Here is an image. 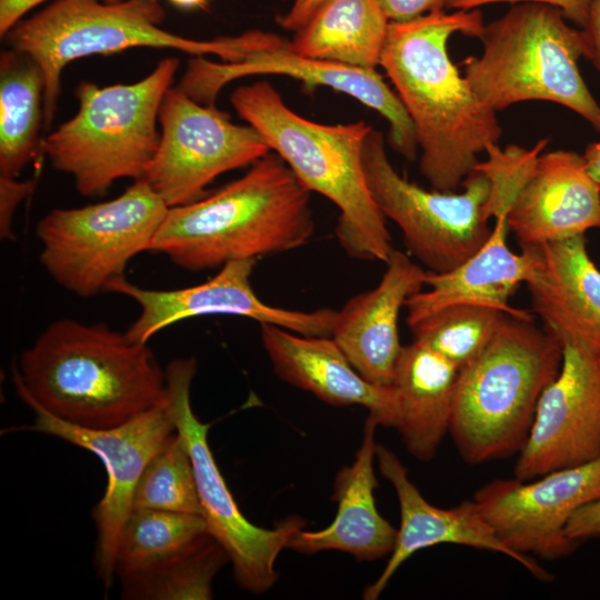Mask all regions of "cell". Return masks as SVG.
<instances>
[{
    "label": "cell",
    "mask_w": 600,
    "mask_h": 600,
    "mask_svg": "<svg viewBox=\"0 0 600 600\" xmlns=\"http://www.w3.org/2000/svg\"><path fill=\"white\" fill-rule=\"evenodd\" d=\"M47 0H0V36L3 38L22 18ZM117 2L120 0H102Z\"/></svg>",
    "instance_id": "obj_37"
},
{
    "label": "cell",
    "mask_w": 600,
    "mask_h": 600,
    "mask_svg": "<svg viewBox=\"0 0 600 600\" xmlns=\"http://www.w3.org/2000/svg\"><path fill=\"white\" fill-rule=\"evenodd\" d=\"M27 404L87 429H108L168 402L167 377L147 343L103 322H51L13 366Z\"/></svg>",
    "instance_id": "obj_2"
},
{
    "label": "cell",
    "mask_w": 600,
    "mask_h": 600,
    "mask_svg": "<svg viewBox=\"0 0 600 600\" xmlns=\"http://www.w3.org/2000/svg\"><path fill=\"white\" fill-rule=\"evenodd\" d=\"M36 180L17 181L0 176V236L13 239V214L18 204L27 198L36 187Z\"/></svg>",
    "instance_id": "obj_33"
},
{
    "label": "cell",
    "mask_w": 600,
    "mask_h": 600,
    "mask_svg": "<svg viewBox=\"0 0 600 600\" xmlns=\"http://www.w3.org/2000/svg\"><path fill=\"white\" fill-rule=\"evenodd\" d=\"M600 498V457L581 466L556 470L531 480L497 479L478 489L473 501L497 538L534 578L552 576L528 556L562 559L579 543L566 527L583 506Z\"/></svg>",
    "instance_id": "obj_13"
},
{
    "label": "cell",
    "mask_w": 600,
    "mask_h": 600,
    "mask_svg": "<svg viewBox=\"0 0 600 600\" xmlns=\"http://www.w3.org/2000/svg\"><path fill=\"white\" fill-rule=\"evenodd\" d=\"M310 193L276 152L193 202L169 208L149 251L200 271L291 251L313 236Z\"/></svg>",
    "instance_id": "obj_3"
},
{
    "label": "cell",
    "mask_w": 600,
    "mask_h": 600,
    "mask_svg": "<svg viewBox=\"0 0 600 600\" xmlns=\"http://www.w3.org/2000/svg\"><path fill=\"white\" fill-rule=\"evenodd\" d=\"M376 458L380 472L392 483L397 493L400 527L383 571L366 588L363 599H378L404 561L422 549L441 543L499 552L520 563L518 556L497 538L473 500H466L449 509L432 506L421 496L410 480L407 468L391 450L377 444Z\"/></svg>",
    "instance_id": "obj_22"
},
{
    "label": "cell",
    "mask_w": 600,
    "mask_h": 600,
    "mask_svg": "<svg viewBox=\"0 0 600 600\" xmlns=\"http://www.w3.org/2000/svg\"><path fill=\"white\" fill-rule=\"evenodd\" d=\"M380 282L337 310L331 337L369 382L392 384L401 351L399 317L407 300L426 286L428 271L393 249Z\"/></svg>",
    "instance_id": "obj_19"
},
{
    "label": "cell",
    "mask_w": 600,
    "mask_h": 600,
    "mask_svg": "<svg viewBox=\"0 0 600 600\" xmlns=\"http://www.w3.org/2000/svg\"><path fill=\"white\" fill-rule=\"evenodd\" d=\"M508 314L482 304L444 307L410 327L413 340L434 350L459 370L489 346Z\"/></svg>",
    "instance_id": "obj_30"
},
{
    "label": "cell",
    "mask_w": 600,
    "mask_h": 600,
    "mask_svg": "<svg viewBox=\"0 0 600 600\" xmlns=\"http://www.w3.org/2000/svg\"><path fill=\"white\" fill-rule=\"evenodd\" d=\"M260 338L274 372L283 381L331 406H362L379 424L394 428L397 401L392 386L366 380L332 337L304 336L260 323Z\"/></svg>",
    "instance_id": "obj_21"
},
{
    "label": "cell",
    "mask_w": 600,
    "mask_h": 600,
    "mask_svg": "<svg viewBox=\"0 0 600 600\" xmlns=\"http://www.w3.org/2000/svg\"><path fill=\"white\" fill-rule=\"evenodd\" d=\"M532 246L536 268L526 283L531 309L561 343L600 354V270L584 236Z\"/></svg>",
    "instance_id": "obj_20"
},
{
    "label": "cell",
    "mask_w": 600,
    "mask_h": 600,
    "mask_svg": "<svg viewBox=\"0 0 600 600\" xmlns=\"http://www.w3.org/2000/svg\"><path fill=\"white\" fill-rule=\"evenodd\" d=\"M230 101L309 191L337 206L336 236L344 252L386 263L394 248L363 168V144L372 127L364 121L323 124L303 118L268 81L237 88Z\"/></svg>",
    "instance_id": "obj_4"
},
{
    "label": "cell",
    "mask_w": 600,
    "mask_h": 600,
    "mask_svg": "<svg viewBox=\"0 0 600 600\" xmlns=\"http://www.w3.org/2000/svg\"><path fill=\"white\" fill-rule=\"evenodd\" d=\"M600 457V354L563 343L561 369L539 398L514 478L531 480Z\"/></svg>",
    "instance_id": "obj_17"
},
{
    "label": "cell",
    "mask_w": 600,
    "mask_h": 600,
    "mask_svg": "<svg viewBox=\"0 0 600 600\" xmlns=\"http://www.w3.org/2000/svg\"><path fill=\"white\" fill-rule=\"evenodd\" d=\"M482 52L464 61V77L494 111L542 100L578 113L600 134V104L579 70L584 57L582 29L571 27L556 8L514 3L484 24Z\"/></svg>",
    "instance_id": "obj_7"
},
{
    "label": "cell",
    "mask_w": 600,
    "mask_h": 600,
    "mask_svg": "<svg viewBox=\"0 0 600 600\" xmlns=\"http://www.w3.org/2000/svg\"><path fill=\"white\" fill-rule=\"evenodd\" d=\"M363 168L378 208L400 228L409 254L427 271L453 270L488 239L490 182L480 171L468 174L461 192L426 190L396 171L382 132L373 128L363 144Z\"/></svg>",
    "instance_id": "obj_10"
},
{
    "label": "cell",
    "mask_w": 600,
    "mask_h": 600,
    "mask_svg": "<svg viewBox=\"0 0 600 600\" xmlns=\"http://www.w3.org/2000/svg\"><path fill=\"white\" fill-rule=\"evenodd\" d=\"M562 357L561 341L533 319L506 317L489 346L458 374L449 432L467 463L520 452Z\"/></svg>",
    "instance_id": "obj_5"
},
{
    "label": "cell",
    "mask_w": 600,
    "mask_h": 600,
    "mask_svg": "<svg viewBox=\"0 0 600 600\" xmlns=\"http://www.w3.org/2000/svg\"><path fill=\"white\" fill-rule=\"evenodd\" d=\"M207 532L200 514L132 509L117 541L116 577L170 557Z\"/></svg>",
    "instance_id": "obj_29"
},
{
    "label": "cell",
    "mask_w": 600,
    "mask_h": 600,
    "mask_svg": "<svg viewBox=\"0 0 600 600\" xmlns=\"http://www.w3.org/2000/svg\"><path fill=\"white\" fill-rule=\"evenodd\" d=\"M196 370L194 357L176 359L167 366L168 408L192 462L208 532L227 552L238 584L261 593L277 581L276 560L291 538L303 529L304 521L290 516L274 528L266 529L250 522L240 511L209 447L210 424L200 421L191 407L190 390Z\"/></svg>",
    "instance_id": "obj_11"
},
{
    "label": "cell",
    "mask_w": 600,
    "mask_h": 600,
    "mask_svg": "<svg viewBox=\"0 0 600 600\" xmlns=\"http://www.w3.org/2000/svg\"><path fill=\"white\" fill-rule=\"evenodd\" d=\"M378 426V420L369 414L354 462L336 476L332 499L338 502V510L334 520L322 530L301 529L287 548L301 553L338 550L360 561H373L392 552L398 530L379 513L373 496L379 486L373 470Z\"/></svg>",
    "instance_id": "obj_24"
},
{
    "label": "cell",
    "mask_w": 600,
    "mask_h": 600,
    "mask_svg": "<svg viewBox=\"0 0 600 600\" xmlns=\"http://www.w3.org/2000/svg\"><path fill=\"white\" fill-rule=\"evenodd\" d=\"M537 2L558 9L564 18L582 29L589 17L591 0H447L446 8L454 10L478 9L492 3Z\"/></svg>",
    "instance_id": "obj_32"
},
{
    "label": "cell",
    "mask_w": 600,
    "mask_h": 600,
    "mask_svg": "<svg viewBox=\"0 0 600 600\" xmlns=\"http://www.w3.org/2000/svg\"><path fill=\"white\" fill-rule=\"evenodd\" d=\"M459 371L419 341L401 348L391 384L397 401L394 428L418 460H431L449 432Z\"/></svg>",
    "instance_id": "obj_25"
},
{
    "label": "cell",
    "mask_w": 600,
    "mask_h": 600,
    "mask_svg": "<svg viewBox=\"0 0 600 600\" xmlns=\"http://www.w3.org/2000/svg\"><path fill=\"white\" fill-rule=\"evenodd\" d=\"M566 536L581 543L590 539L600 538V498L581 507L569 520Z\"/></svg>",
    "instance_id": "obj_34"
},
{
    "label": "cell",
    "mask_w": 600,
    "mask_h": 600,
    "mask_svg": "<svg viewBox=\"0 0 600 600\" xmlns=\"http://www.w3.org/2000/svg\"><path fill=\"white\" fill-rule=\"evenodd\" d=\"M228 561L227 552L207 532L170 557L117 577L123 599L208 600L213 578Z\"/></svg>",
    "instance_id": "obj_28"
},
{
    "label": "cell",
    "mask_w": 600,
    "mask_h": 600,
    "mask_svg": "<svg viewBox=\"0 0 600 600\" xmlns=\"http://www.w3.org/2000/svg\"><path fill=\"white\" fill-rule=\"evenodd\" d=\"M389 21H407L446 9L447 0H379Z\"/></svg>",
    "instance_id": "obj_35"
},
{
    "label": "cell",
    "mask_w": 600,
    "mask_h": 600,
    "mask_svg": "<svg viewBox=\"0 0 600 600\" xmlns=\"http://www.w3.org/2000/svg\"><path fill=\"white\" fill-rule=\"evenodd\" d=\"M164 17L160 0H54L10 29L2 39L32 57L43 72V129L50 128L58 108L62 70L73 60L153 48L192 57L213 54L223 62H236L277 39L273 33L256 30L196 40L162 29Z\"/></svg>",
    "instance_id": "obj_6"
},
{
    "label": "cell",
    "mask_w": 600,
    "mask_h": 600,
    "mask_svg": "<svg viewBox=\"0 0 600 600\" xmlns=\"http://www.w3.org/2000/svg\"><path fill=\"white\" fill-rule=\"evenodd\" d=\"M389 22L379 0H326L289 46L304 57L374 69Z\"/></svg>",
    "instance_id": "obj_26"
},
{
    "label": "cell",
    "mask_w": 600,
    "mask_h": 600,
    "mask_svg": "<svg viewBox=\"0 0 600 600\" xmlns=\"http://www.w3.org/2000/svg\"><path fill=\"white\" fill-rule=\"evenodd\" d=\"M178 69L179 60L168 57L133 83L80 82L78 112L42 139L41 151L84 197L101 196L120 179H141L158 149L159 110Z\"/></svg>",
    "instance_id": "obj_8"
},
{
    "label": "cell",
    "mask_w": 600,
    "mask_h": 600,
    "mask_svg": "<svg viewBox=\"0 0 600 600\" xmlns=\"http://www.w3.org/2000/svg\"><path fill=\"white\" fill-rule=\"evenodd\" d=\"M508 226L520 246L600 228V188L582 154L564 149L541 152L509 209Z\"/></svg>",
    "instance_id": "obj_18"
},
{
    "label": "cell",
    "mask_w": 600,
    "mask_h": 600,
    "mask_svg": "<svg viewBox=\"0 0 600 600\" xmlns=\"http://www.w3.org/2000/svg\"><path fill=\"white\" fill-rule=\"evenodd\" d=\"M582 31L586 44L584 58L600 71V0H591L588 21Z\"/></svg>",
    "instance_id": "obj_36"
},
{
    "label": "cell",
    "mask_w": 600,
    "mask_h": 600,
    "mask_svg": "<svg viewBox=\"0 0 600 600\" xmlns=\"http://www.w3.org/2000/svg\"><path fill=\"white\" fill-rule=\"evenodd\" d=\"M29 429L62 439L100 458L107 472L106 491L92 517L97 528L96 570L106 589L116 578V550L120 530L132 510L138 481L150 460L176 433L168 402L108 429L68 423L37 404Z\"/></svg>",
    "instance_id": "obj_14"
},
{
    "label": "cell",
    "mask_w": 600,
    "mask_h": 600,
    "mask_svg": "<svg viewBox=\"0 0 600 600\" xmlns=\"http://www.w3.org/2000/svg\"><path fill=\"white\" fill-rule=\"evenodd\" d=\"M180 9H207L210 0H168Z\"/></svg>",
    "instance_id": "obj_40"
},
{
    "label": "cell",
    "mask_w": 600,
    "mask_h": 600,
    "mask_svg": "<svg viewBox=\"0 0 600 600\" xmlns=\"http://www.w3.org/2000/svg\"><path fill=\"white\" fill-rule=\"evenodd\" d=\"M256 74L288 76L309 86L329 87L354 98L388 121L389 141L397 152L408 160L416 158L419 148L412 121L397 93L374 69L301 56L280 37L272 44L236 62L192 57L176 88L201 104L214 106L226 84Z\"/></svg>",
    "instance_id": "obj_15"
},
{
    "label": "cell",
    "mask_w": 600,
    "mask_h": 600,
    "mask_svg": "<svg viewBox=\"0 0 600 600\" xmlns=\"http://www.w3.org/2000/svg\"><path fill=\"white\" fill-rule=\"evenodd\" d=\"M46 81L37 61L8 48L0 54V176L17 179L41 149Z\"/></svg>",
    "instance_id": "obj_27"
},
{
    "label": "cell",
    "mask_w": 600,
    "mask_h": 600,
    "mask_svg": "<svg viewBox=\"0 0 600 600\" xmlns=\"http://www.w3.org/2000/svg\"><path fill=\"white\" fill-rule=\"evenodd\" d=\"M326 0H293L291 8L279 19V24L297 31Z\"/></svg>",
    "instance_id": "obj_38"
},
{
    "label": "cell",
    "mask_w": 600,
    "mask_h": 600,
    "mask_svg": "<svg viewBox=\"0 0 600 600\" xmlns=\"http://www.w3.org/2000/svg\"><path fill=\"white\" fill-rule=\"evenodd\" d=\"M582 158L588 173L600 188V141L588 144Z\"/></svg>",
    "instance_id": "obj_39"
},
{
    "label": "cell",
    "mask_w": 600,
    "mask_h": 600,
    "mask_svg": "<svg viewBox=\"0 0 600 600\" xmlns=\"http://www.w3.org/2000/svg\"><path fill=\"white\" fill-rule=\"evenodd\" d=\"M132 509L201 516L192 462L177 431L143 470Z\"/></svg>",
    "instance_id": "obj_31"
},
{
    "label": "cell",
    "mask_w": 600,
    "mask_h": 600,
    "mask_svg": "<svg viewBox=\"0 0 600 600\" xmlns=\"http://www.w3.org/2000/svg\"><path fill=\"white\" fill-rule=\"evenodd\" d=\"M159 128L158 149L142 179L168 208L199 200L216 178L270 152L254 128L233 123L176 87L163 97Z\"/></svg>",
    "instance_id": "obj_12"
},
{
    "label": "cell",
    "mask_w": 600,
    "mask_h": 600,
    "mask_svg": "<svg viewBox=\"0 0 600 600\" xmlns=\"http://www.w3.org/2000/svg\"><path fill=\"white\" fill-rule=\"evenodd\" d=\"M256 262L257 259L231 261L204 282L172 290L144 289L122 276L112 280L106 291L121 293L139 304L140 314L126 333L140 343L179 321L213 314L249 318L304 336L331 337L337 310L286 309L260 299L250 281Z\"/></svg>",
    "instance_id": "obj_16"
},
{
    "label": "cell",
    "mask_w": 600,
    "mask_h": 600,
    "mask_svg": "<svg viewBox=\"0 0 600 600\" xmlns=\"http://www.w3.org/2000/svg\"><path fill=\"white\" fill-rule=\"evenodd\" d=\"M484 24L478 9H440L389 22L379 64L412 121L420 171L438 191H457L479 153L502 134L497 111L478 97L448 53L452 34L479 38Z\"/></svg>",
    "instance_id": "obj_1"
},
{
    "label": "cell",
    "mask_w": 600,
    "mask_h": 600,
    "mask_svg": "<svg viewBox=\"0 0 600 600\" xmlns=\"http://www.w3.org/2000/svg\"><path fill=\"white\" fill-rule=\"evenodd\" d=\"M168 209L142 178L112 200L53 209L37 224L40 262L66 290L93 297L149 251Z\"/></svg>",
    "instance_id": "obj_9"
},
{
    "label": "cell",
    "mask_w": 600,
    "mask_h": 600,
    "mask_svg": "<svg viewBox=\"0 0 600 600\" xmlns=\"http://www.w3.org/2000/svg\"><path fill=\"white\" fill-rule=\"evenodd\" d=\"M509 231L508 214H497L488 239L474 254L449 272L428 271V290L407 300L408 327L457 303L488 306L511 317L533 319L529 311L512 307L509 299L532 277L536 253L532 246H521L519 253L513 252L507 242Z\"/></svg>",
    "instance_id": "obj_23"
}]
</instances>
